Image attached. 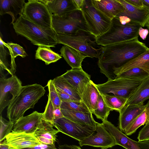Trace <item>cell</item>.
Here are the masks:
<instances>
[{"label": "cell", "instance_id": "obj_28", "mask_svg": "<svg viewBox=\"0 0 149 149\" xmlns=\"http://www.w3.org/2000/svg\"><path fill=\"white\" fill-rule=\"evenodd\" d=\"M149 99V77L143 80L128 98L127 104L143 103Z\"/></svg>", "mask_w": 149, "mask_h": 149}, {"label": "cell", "instance_id": "obj_22", "mask_svg": "<svg viewBox=\"0 0 149 149\" xmlns=\"http://www.w3.org/2000/svg\"><path fill=\"white\" fill-rule=\"evenodd\" d=\"M134 68H139L149 74V48L144 53L130 60L122 66L113 69L116 78L118 75Z\"/></svg>", "mask_w": 149, "mask_h": 149}, {"label": "cell", "instance_id": "obj_49", "mask_svg": "<svg viewBox=\"0 0 149 149\" xmlns=\"http://www.w3.org/2000/svg\"><path fill=\"white\" fill-rule=\"evenodd\" d=\"M72 1L77 8L80 10L83 5L84 0H72Z\"/></svg>", "mask_w": 149, "mask_h": 149}, {"label": "cell", "instance_id": "obj_44", "mask_svg": "<svg viewBox=\"0 0 149 149\" xmlns=\"http://www.w3.org/2000/svg\"><path fill=\"white\" fill-rule=\"evenodd\" d=\"M148 33V29H144L142 27L139 28L138 31L139 35L143 40H146Z\"/></svg>", "mask_w": 149, "mask_h": 149}, {"label": "cell", "instance_id": "obj_32", "mask_svg": "<svg viewBox=\"0 0 149 149\" xmlns=\"http://www.w3.org/2000/svg\"><path fill=\"white\" fill-rule=\"evenodd\" d=\"M101 94L107 106L112 110L119 112L127 104V98L109 94Z\"/></svg>", "mask_w": 149, "mask_h": 149}, {"label": "cell", "instance_id": "obj_38", "mask_svg": "<svg viewBox=\"0 0 149 149\" xmlns=\"http://www.w3.org/2000/svg\"><path fill=\"white\" fill-rule=\"evenodd\" d=\"M47 96L48 100L45 110L43 113L42 119L53 125L55 122L54 109L49 96L48 95Z\"/></svg>", "mask_w": 149, "mask_h": 149}, {"label": "cell", "instance_id": "obj_27", "mask_svg": "<svg viewBox=\"0 0 149 149\" xmlns=\"http://www.w3.org/2000/svg\"><path fill=\"white\" fill-rule=\"evenodd\" d=\"M61 56L72 68L81 67V63L86 57L78 51L66 45L61 48Z\"/></svg>", "mask_w": 149, "mask_h": 149}, {"label": "cell", "instance_id": "obj_29", "mask_svg": "<svg viewBox=\"0 0 149 149\" xmlns=\"http://www.w3.org/2000/svg\"><path fill=\"white\" fill-rule=\"evenodd\" d=\"M144 110L127 127L125 134L130 136L136 132L140 126L146 125L149 121V101L146 104Z\"/></svg>", "mask_w": 149, "mask_h": 149}, {"label": "cell", "instance_id": "obj_17", "mask_svg": "<svg viewBox=\"0 0 149 149\" xmlns=\"http://www.w3.org/2000/svg\"><path fill=\"white\" fill-rule=\"evenodd\" d=\"M62 75L81 95L91 80V76L84 71L81 67L67 70Z\"/></svg>", "mask_w": 149, "mask_h": 149}, {"label": "cell", "instance_id": "obj_10", "mask_svg": "<svg viewBox=\"0 0 149 149\" xmlns=\"http://www.w3.org/2000/svg\"><path fill=\"white\" fill-rule=\"evenodd\" d=\"M53 125L59 132L79 141L83 140L95 132L91 128L74 122L64 117L56 120Z\"/></svg>", "mask_w": 149, "mask_h": 149}, {"label": "cell", "instance_id": "obj_39", "mask_svg": "<svg viewBox=\"0 0 149 149\" xmlns=\"http://www.w3.org/2000/svg\"><path fill=\"white\" fill-rule=\"evenodd\" d=\"M7 44L11 49L15 58L18 56L23 58L28 56L23 48L20 45L12 42H8Z\"/></svg>", "mask_w": 149, "mask_h": 149}, {"label": "cell", "instance_id": "obj_16", "mask_svg": "<svg viewBox=\"0 0 149 149\" xmlns=\"http://www.w3.org/2000/svg\"><path fill=\"white\" fill-rule=\"evenodd\" d=\"M118 0L124 8L123 11L118 15L127 16L132 22L140 24L142 27L145 26L149 19V8L144 6L143 7L138 8L125 0Z\"/></svg>", "mask_w": 149, "mask_h": 149}, {"label": "cell", "instance_id": "obj_25", "mask_svg": "<svg viewBox=\"0 0 149 149\" xmlns=\"http://www.w3.org/2000/svg\"><path fill=\"white\" fill-rule=\"evenodd\" d=\"M100 95L97 84L90 80L84 88L81 97V100L91 113L97 107Z\"/></svg>", "mask_w": 149, "mask_h": 149}, {"label": "cell", "instance_id": "obj_51", "mask_svg": "<svg viewBox=\"0 0 149 149\" xmlns=\"http://www.w3.org/2000/svg\"><path fill=\"white\" fill-rule=\"evenodd\" d=\"M144 6L149 8V0H142Z\"/></svg>", "mask_w": 149, "mask_h": 149}, {"label": "cell", "instance_id": "obj_11", "mask_svg": "<svg viewBox=\"0 0 149 149\" xmlns=\"http://www.w3.org/2000/svg\"><path fill=\"white\" fill-rule=\"evenodd\" d=\"M22 86L15 75L6 79L0 78V113L18 95Z\"/></svg>", "mask_w": 149, "mask_h": 149}, {"label": "cell", "instance_id": "obj_30", "mask_svg": "<svg viewBox=\"0 0 149 149\" xmlns=\"http://www.w3.org/2000/svg\"><path fill=\"white\" fill-rule=\"evenodd\" d=\"M36 59L44 61L46 65L54 63L62 58L60 55L54 52L49 47L39 46L36 51Z\"/></svg>", "mask_w": 149, "mask_h": 149}, {"label": "cell", "instance_id": "obj_45", "mask_svg": "<svg viewBox=\"0 0 149 149\" xmlns=\"http://www.w3.org/2000/svg\"><path fill=\"white\" fill-rule=\"evenodd\" d=\"M64 117L60 107L54 109V118L55 122L58 119Z\"/></svg>", "mask_w": 149, "mask_h": 149}, {"label": "cell", "instance_id": "obj_9", "mask_svg": "<svg viewBox=\"0 0 149 149\" xmlns=\"http://www.w3.org/2000/svg\"><path fill=\"white\" fill-rule=\"evenodd\" d=\"M142 81L118 77L114 79H108L106 82L97 84V86L101 93H112L128 98Z\"/></svg>", "mask_w": 149, "mask_h": 149}, {"label": "cell", "instance_id": "obj_35", "mask_svg": "<svg viewBox=\"0 0 149 149\" xmlns=\"http://www.w3.org/2000/svg\"><path fill=\"white\" fill-rule=\"evenodd\" d=\"M61 109L83 112H90L87 107L82 100L68 102H61Z\"/></svg>", "mask_w": 149, "mask_h": 149}, {"label": "cell", "instance_id": "obj_14", "mask_svg": "<svg viewBox=\"0 0 149 149\" xmlns=\"http://www.w3.org/2000/svg\"><path fill=\"white\" fill-rule=\"evenodd\" d=\"M42 115L43 113L35 111L23 116L15 122L12 131L33 134L42 121Z\"/></svg>", "mask_w": 149, "mask_h": 149}, {"label": "cell", "instance_id": "obj_3", "mask_svg": "<svg viewBox=\"0 0 149 149\" xmlns=\"http://www.w3.org/2000/svg\"><path fill=\"white\" fill-rule=\"evenodd\" d=\"M17 35L30 40L33 44L47 47H55L58 44L56 33L52 29L41 27L32 22L22 15L13 24Z\"/></svg>", "mask_w": 149, "mask_h": 149}, {"label": "cell", "instance_id": "obj_50", "mask_svg": "<svg viewBox=\"0 0 149 149\" xmlns=\"http://www.w3.org/2000/svg\"><path fill=\"white\" fill-rule=\"evenodd\" d=\"M0 149H17L13 148L3 142L0 143Z\"/></svg>", "mask_w": 149, "mask_h": 149}, {"label": "cell", "instance_id": "obj_36", "mask_svg": "<svg viewBox=\"0 0 149 149\" xmlns=\"http://www.w3.org/2000/svg\"><path fill=\"white\" fill-rule=\"evenodd\" d=\"M0 142L5 139L6 136L12 131L14 123L8 121L0 114Z\"/></svg>", "mask_w": 149, "mask_h": 149}, {"label": "cell", "instance_id": "obj_19", "mask_svg": "<svg viewBox=\"0 0 149 149\" xmlns=\"http://www.w3.org/2000/svg\"><path fill=\"white\" fill-rule=\"evenodd\" d=\"M102 123L113 138L116 145L121 146L126 149H140L138 141L129 138L111 122L107 120Z\"/></svg>", "mask_w": 149, "mask_h": 149}, {"label": "cell", "instance_id": "obj_4", "mask_svg": "<svg viewBox=\"0 0 149 149\" xmlns=\"http://www.w3.org/2000/svg\"><path fill=\"white\" fill-rule=\"evenodd\" d=\"M141 27L140 24L132 22L122 24L116 16L111 19L108 30L96 38L95 42L97 45L104 47L138 39V31Z\"/></svg>", "mask_w": 149, "mask_h": 149}, {"label": "cell", "instance_id": "obj_20", "mask_svg": "<svg viewBox=\"0 0 149 149\" xmlns=\"http://www.w3.org/2000/svg\"><path fill=\"white\" fill-rule=\"evenodd\" d=\"M53 15L58 16L68 15L79 10L72 0H40Z\"/></svg>", "mask_w": 149, "mask_h": 149}, {"label": "cell", "instance_id": "obj_40", "mask_svg": "<svg viewBox=\"0 0 149 149\" xmlns=\"http://www.w3.org/2000/svg\"><path fill=\"white\" fill-rule=\"evenodd\" d=\"M137 138L138 141L149 139V121L139 132Z\"/></svg>", "mask_w": 149, "mask_h": 149}, {"label": "cell", "instance_id": "obj_31", "mask_svg": "<svg viewBox=\"0 0 149 149\" xmlns=\"http://www.w3.org/2000/svg\"><path fill=\"white\" fill-rule=\"evenodd\" d=\"M56 87L69 95L77 100H81L80 94L61 75L53 80Z\"/></svg>", "mask_w": 149, "mask_h": 149}, {"label": "cell", "instance_id": "obj_8", "mask_svg": "<svg viewBox=\"0 0 149 149\" xmlns=\"http://www.w3.org/2000/svg\"><path fill=\"white\" fill-rule=\"evenodd\" d=\"M22 15L39 26L46 29H52V14L46 5L40 0H29L25 4Z\"/></svg>", "mask_w": 149, "mask_h": 149}, {"label": "cell", "instance_id": "obj_34", "mask_svg": "<svg viewBox=\"0 0 149 149\" xmlns=\"http://www.w3.org/2000/svg\"><path fill=\"white\" fill-rule=\"evenodd\" d=\"M118 77L143 80L149 77V74L140 68H134L118 75L116 77Z\"/></svg>", "mask_w": 149, "mask_h": 149}, {"label": "cell", "instance_id": "obj_15", "mask_svg": "<svg viewBox=\"0 0 149 149\" xmlns=\"http://www.w3.org/2000/svg\"><path fill=\"white\" fill-rule=\"evenodd\" d=\"M5 139L2 142L17 149L31 147L41 143L33 134L12 131Z\"/></svg>", "mask_w": 149, "mask_h": 149}, {"label": "cell", "instance_id": "obj_26", "mask_svg": "<svg viewBox=\"0 0 149 149\" xmlns=\"http://www.w3.org/2000/svg\"><path fill=\"white\" fill-rule=\"evenodd\" d=\"M64 116L78 124L89 127L95 130L97 122L91 112H83L61 109Z\"/></svg>", "mask_w": 149, "mask_h": 149}, {"label": "cell", "instance_id": "obj_48", "mask_svg": "<svg viewBox=\"0 0 149 149\" xmlns=\"http://www.w3.org/2000/svg\"><path fill=\"white\" fill-rule=\"evenodd\" d=\"M58 149H81L79 146L75 145L64 144L59 145Z\"/></svg>", "mask_w": 149, "mask_h": 149}, {"label": "cell", "instance_id": "obj_7", "mask_svg": "<svg viewBox=\"0 0 149 149\" xmlns=\"http://www.w3.org/2000/svg\"><path fill=\"white\" fill-rule=\"evenodd\" d=\"M52 27L56 34H73L80 31L88 33L80 10L62 16L52 14Z\"/></svg>", "mask_w": 149, "mask_h": 149}, {"label": "cell", "instance_id": "obj_42", "mask_svg": "<svg viewBox=\"0 0 149 149\" xmlns=\"http://www.w3.org/2000/svg\"><path fill=\"white\" fill-rule=\"evenodd\" d=\"M21 149H57L55 145L41 143V144L31 147L23 148Z\"/></svg>", "mask_w": 149, "mask_h": 149}, {"label": "cell", "instance_id": "obj_46", "mask_svg": "<svg viewBox=\"0 0 149 149\" xmlns=\"http://www.w3.org/2000/svg\"><path fill=\"white\" fill-rule=\"evenodd\" d=\"M116 16L118 17L120 22L122 24H125L132 22L131 19L127 16L119 15Z\"/></svg>", "mask_w": 149, "mask_h": 149}, {"label": "cell", "instance_id": "obj_2", "mask_svg": "<svg viewBox=\"0 0 149 149\" xmlns=\"http://www.w3.org/2000/svg\"><path fill=\"white\" fill-rule=\"evenodd\" d=\"M45 92L44 87L37 84L22 86L18 95L7 107V117L9 120L15 123L23 116L27 110L34 108Z\"/></svg>", "mask_w": 149, "mask_h": 149}, {"label": "cell", "instance_id": "obj_21", "mask_svg": "<svg viewBox=\"0 0 149 149\" xmlns=\"http://www.w3.org/2000/svg\"><path fill=\"white\" fill-rule=\"evenodd\" d=\"M94 7L112 19L122 12L124 8L118 0H91Z\"/></svg>", "mask_w": 149, "mask_h": 149}, {"label": "cell", "instance_id": "obj_33", "mask_svg": "<svg viewBox=\"0 0 149 149\" xmlns=\"http://www.w3.org/2000/svg\"><path fill=\"white\" fill-rule=\"evenodd\" d=\"M112 110L107 106L100 93L97 107L92 113L103 122L107 120L110 112Z\"/></svg>", "mask_w": 149, "mask_h": 149}, {"label": "cell", "instance_id": "obj_12", "mask_svg": "<svg viewBox=\"0 0 149 149\" xmlns=\"http://www.w3.org/2000/svg\"><path fill=\"white\" fill-rule=\"evenodd\" d=\"M80 146H89L101 149L111 148L116 145L115 141L102 123H97L95 132L83 140L79 141Z\"/></svg>", "mask_w": 149, "mask_h": 149}, {"label": "cell", "instance_id": "obj_23", "mask_svg": "<svg viewBox=\"0 0 149 149\" xmlns=\"http://www.w3.org/2000/svg\"><path fill=\"white\" fill-rule=\"evenodd\" d=\"M25 3V0H0V15H10L13 24L18 19V15H22Z\"/></svg>", "mask_w": 149, "mask_h": 149}, {"label": "cell", "instance_id": "obj_5", "mask_svg": "<svg viewBox=\"0 0 149 149\" xmlns=\"http://www.w3.org/2000/svg\"><path fill=\"white\" fill-rule=\"evenodd\" d=\"M80 10L88 32L95 39L109 29L111 19L96 8L91 0H84Z\"/></svg>", "mask_w": 149, "mask_h": 149}, {"label": "cell", "instance_id": "obj_43", "mask_svg": "<svg viewBox=\"0 0 149 149\" xmlns=\"http://www.w3.org/2000/svg\"><path fill=\"white\" fill-rule=\"evenodd\" d=\"M127 2L135 7L138 8L143 7L142 0H125Z\"/></svg>", "mask_w": 149, "mask_h": 149}, {"label": "cell", "instance_id": "obj_1", "mask_svg": "<svg viewBox=\"0 0 149 149\" xmlns=\"http://www.w3.org/2000/svg\"><path fill=\"white\" fill-rule=\"evenodd\" d=\"M148 48L138 39L102 47L97 62L100 72L108 79H114V69L143 53Z\"/></svg>", "mask_w": 149, "mask_h": 149}, {"label": "cell", "instance_id": "obj_47", "mask_svg": "<svg viewBox=\"0 0 149 149\" xmlns=\"http://www.w3.org/2000/svg\"><path fill=\"white\" fill-rule=\"evenodd\" d=\"M140 149H149V139L138 141Z\"/></svg>", "mask_w": 149, "mask_h": 149}, {"label": "cell", "instance_id": "obj_52", "mask_svg": "<svg viewBox=\"0 0 149 149\" xmlns=\"http://www.w3.org/2000/svg\"><path fill=\"white\" fill-rule=\"evenodd\" d=\"M145 26H146L149 29V19L146 23Z\"/></svg>", "mask_w": 149, "mask_h": 149}, {"label": "cell", "instance_id": "obj_41", "mask_svg": "<svg viewBox=\"0 0 149 149\" xmlns=\"http://www.w3.org/2000/svg\"><path fill=\"white\" fill-rule=\"evenodd\" d=\"M56 88L59 97L61 102H68L78 101L76 99L72 97L69 95L64 93Z\"/></svg>", "mask_w": 149, "mask_h": 149}, {"label": "cell", "instance_id": "obj_6", "mask_svg": "<svg viewBox=\"0 0 149 149\" xmlns=\"http://www.w3.org/2000/svg\"><path fill=\"white\" fill-rule=\"evenodd\" d=\"M80 31L73 34H56L58 44L66 45L77 50L86 57L99 58L101 52L102 47L97 49L94 47L96 44L91 36ZM85 32V31H84Z\"/></svg>", "mask_w": 149, "mask_h": 149}, {"label": "cell", "instance_id": "obj_13", "mask_svg": "<svg viewBox=\"0 0 149 149\" xmlns=\"http://www.w3.org/2000/svg\"><path fill=\"white\" fill-rule=\"evenodd\" d=\"M15 58L10 48L0 39V73L1 78H5L8 74L13 76L16 71Z\"/></svg>", "mask_w": 149, "mask_h": 149}, {"label": "cell", "instance_id": "obj_37", "mask_svg": "<svg viewBox=\"0 0 149 149\" xmlns=\"http://www.w3.org/2000/svg\"><path fill=\"white\" fill-rule=\"evenodd\" d=\"M47 86L49 91L48 95L50 97L54 109L60 107L61 101L59 97L53 80L50 79L48 81Z\"/></svg>", "mask_w": 149, "mask_h": 149}, {"label": "cell", "instance_id": "obj_18", "mask_svg": "<svg viewBox=\"0 0 149 149\" xmlns=\"http://www.w3.org/2000/svg\"><path fill=\"white\" fill-rule=\"evenodd\" d=\"M143 103L126 104L119 112L118 127L125 132L127 127L144 110L146 107Z\"/></svg>", "mask_w": 149, "mask_h": 149}, {"label": "cell", "instance_id": "obj_24", "mask_svg": "<svg viewBox=\"0 0 149 149\" xmlns=\"http://www.w3.org/2000/svg\"><path fill=\"white\" fill-rule=\"evenodd\" d=\"M53 126L50 123L42 119L33 135L41 143L55 145L59 131L54 129Z\"/></svg>", "mask_w": 149, "mask_h": 149}]
</instances>
